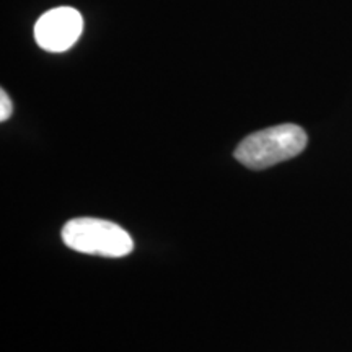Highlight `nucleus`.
I'll list each match as a JSON object with an SVG mask.
<instances>
[{"instance_id": "nucleus-2", "label": "nucleus", "mask_w": 352, "mask_h": 352, "mask_svg": "<svg viewBox=\"0 0 352 352\" xmlns=\"http://www.w3.org/2000/svg\"><path fill=\"white\" fill-rule=\"evenodd\" d=\"M63 240L74 252L104 258L127 256L134 248L124 228L109 220L91 217L69 220L63 228Z\"/></svg>"}, {"instance_id": "nucleus-3", "label": "nucleus", "mask_w": 352, "mask_h": 352, "mask_svg": "<svg viewBox=\"0 0 352 352\" xmlns=\"http://www.w3.org/2000/svg\"><path fill=\"white\" fill-rule=\"evenodd\" d=\"M83 30V19L76 8L57 7L43 13L34 25V39L38 46L50 52L70 50Z\"/></svg>"}, {"instance_id": "nucleus-4", "label": "nucleus", "mask_w": 352, "mask_h": 352, "mask_svg": "<svg viewBox=\"0 0 352 352\" xmlns=\"http://www.w3.org/2000/svg\"><path fill=\"white\" fill-rule=\"evenodd\" d=\"M12 111H13L12 101L6 94V90H2L0 91V121H7L8 118L12 116Z\"/></svg>"}, {"instance_id": "nucleus-1", "label": "nucleus", "mask_w": 352, "mask_h": 352, "mask_svg": "<svg viewBox=\"0 0 352 352\" xmlns=\"http://www.w3.org/2000/svg\"><path fill=\"white\" fill-rule=\"evenodd\" d=\"M307 144V132L289 122L250 134L236 147L235 158L246 168L264 170L297 157Z\"/></svg>"}]
</instances>
